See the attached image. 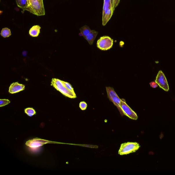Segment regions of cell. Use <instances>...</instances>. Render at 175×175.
Returning <instances> with one entry per match:
<instances>
[{"mask_svg": "<svg viewBox=\"0 0 175 175\" xmlns=\"http://www.w3.org/2000/svg\"><path fill=\"white\" fill-rule=\"evenodd\" d=\"M41 26L39 25H34L29 30L30 35L33 37H37L40 33Z\"/></svg>", "mask_w": 175, "mask_h": 175, "instance_id": "cell-13", "label": "cell"}, {"mask_svg": "<svg viewBox=\"0 0 175 175\" xmlns=\"http://www.w3.org/2000/svg\"><path fill=\"white\" fill-rule=\"evenodd\" d=\"M25 88V86L24 85L20 84L18 82L14 83L9 87V92L11 94H16L24 90Z\"/></svg>", "mask_w": 175, "mask_h": 175, "instance_id": "cell-11", "label": "cell"}, {"mask_svg": "<svg viewBox=\"0 0 175 175\" xmlns=\"http://www.w3.org/2000/svg\"><path fill=\"white\" fill-rule=\"evenodd\" d=\"M29 1L33 14L38 16L45 15L43 0H29Z\"/></svg>", "mask_w": 175, "mask_h": 175, "instance_id": "cell-3", "label": "cell"}, {"mask_svg": "<svg viewBox=\"0 0 175 175\" xmlns=\"http://www.w3.org/2000/svg\"><path fill=\"white\" fill-rule=\"evenodd\" d=\"M80 30L82 35L84 38L88 35L92 30L90 29L89 26L87 25L83 26L82 27L80 28Z\"/></svg>", "mask_w": 175, "mask_h": 175, "instance_id": "cell-14", "label": "cell"}, {"mask_svg": "<svg viewBox=\"0 0 175 175\" xmlns=\"http://www.w3.org/2000/svg\"><path fill=\"white\" fill-rule=\"evenodd\" d=\"M47 141L39 138H35L26 142V145L31 148H37L48 143Z\"/></svg>", "mask_w": 175, "mask_h": 175, "instance_id": "cell-8", "label": "cell"}, {"mask_svg": "<svg viewBox=\"0 0 175 175\" xmlns=\"http://www.w3.org/2000/svg\"><path fill=\"white\" fill-rule=\"evenodd\" d=\"M87 104L84 101L81 102L79 103V107L82 110H85L87 109Z\"/></svg>", "mask_w": 175, "mask_h": 175, "instance_id": "cell-20", "label": "cell"}, {"mask_svg": "<svg viewBox=\"0 0 175 175\" xmlns=\"http://www.w3.org/2000/svg\"><path fill=\"white\" fill-rule=\"evenodd\" d=\"M155 82L161 88L167 92L169 91V88L168 81L164 73L161 70L158 73Z\"/></svg>", "mask_w": 175, "mask_h": 175, "instance_id": "cell-7", "label": "cell"}, {"mask_svg": "<svg viewBox=\"0 0 175 175\" xmlns=\"http://www.w3.org/2000/svg\"><path fill=\"white\" fill-rule=\"evenodd\" d=\"M98 33V32L95 31V30H92L90 33L84 38L88 42L89 44L92 45L94 43Z\"/></svg>", "mask_w": 175, "mask_h": 175, "instance_id": "cell-12", "label": "cell"}, {"mask_svg": "<svg viewBox=\"0 0 175 175\" xmlns=\"http://www.w3.org/2000/svg\"><path fill=\"white\" fill-rule=\"evenodd\" d=\"M120 0H111V1L112 5V9L114 12L115 9L116 7L120 2Z\"/></svg>", "mask_w": 175, "mask_h": 175, "instance_id": "cell-18", "label": "cell"}, {"mask_svg": "<svg viewBox=\"0 0 175 175\" xmlns=\"http://www.w3.org/2000/svg\"><path fill=\"white\" fill-rule=\"evenodd\" d=\"M114 11L112 9V6L106 8L103 10L102 14V25L103 26L105 25L108 21L111 19L113 15Z\"/></svg>", "mask_w": 175, "mask_h": 175, "instance_id": "cell-10", "label": "cell"}, {"mask_svg": "<svg viewBox=\"0 0 175 175\" xmlns=\"http://www.w3.org/2000/svg\"><path fill=\"white\" fill-rule=\"evenodd\" d=\"M10 101L8 99L0 100V107H1L10 103Z\"/></svg>", "mask_w": 175, "mask_h": 175, "instance_id": "cell-19", "label": "cell"}, {"mask_svg": "<svg viewBox=\"0 0 175 175\" xmlns=\"http://www.w3.org/2000/svg\"><path fill=\"white\" fill-rule=\"evenodd\" d=\"M140 147V144L137 142L125 143L121 144L118 153L121 155H128L136 152Z\"/></svg>", "mask_w": 175, "mask_h": 175, "instance_id": "cell-2", "label": "cell"}, {"mask_svg": "<svg viewBox=\"0 0 175 175\" xmlns=\"http://www.w3.org/2000/svg\"><path fill=\"white\" fill-rule=\"evenodd\" d=\"M121 107L124 115L126 116L130 119L134 120H136L138 119V116L136 112L131 109L126 103L124 99H121Z\"/></svg>", "mask_w": 175, "mask_h": 175, "instance_id": "cell-6", "label": "cell"}, {"mask_svg": "<svg viewBox=\"0 0 175 175\" xmlns=\"http://www.w3.org/2000/svg\"><path fill=\"white\" fill-rule=\"evenodd\" d=\"M24 112L25 113L29 116L30 117H32L36 114V112L34 108H27L25 109Z\"/></svg>", "mask_w": 175, "mask_h": 175, "instance_id": "cell-16", "label": "cell"}, {"mask_svg": "<svg viewBox=\"0 0 175 175\" xmlns=\"http://www.w3.org/2000/svg\"><path fill=\"white\" fill-rule=\"evenodd\" d=\"M62 81L65 86L68 90L71 91V92H73L74 93V94H75V92H74L73 87H72V85L70 84V83L63 81Z\"/></svg>", "mask_w": 175, "mask_h": 175, "instance_id": "cell-17", "label": "cell"}, {"mask_svg": "<svg viewBox=\"0 0 175 175\" xmlns=\"http://www.w3.org/2000/svg\"><path fill=\"white\" fill-rule=\"evenodd\" d=\"M1 35L4 38L8 37L11 35V30L8 28H3L1 30Z\"/></svg>", "mask_w": 175, "mask_h": 175, "instance_id": "cell-15", "label": "cell"}, {"mask_svg": "<svg viewBox=\"0 0 175 175\" xmlns=\"http://www.w3.org/2000/svg\"><path fill=\"white\" fill-rule=\"evenodd\" d=\"M106 90L109 100L116 106L121 115H124L121 107V99L118 96L114 88L111 87H106Z\"/></svg>", "mask_w": 175, "mask_h": 175, "instance_id": "cell-4", "label": "cell"}, {"mask_svg": "<svg viewBox=\"0 0 175 175\" xmlns=\"http://www.w3.org/2000/svg\"><path fill=\"white\" fill-rule=\"evenodd\" d=\"M113 40L111 37L108 36H104L98 39L97 47L102 50H107L113 47Z\"/></svg>", "mask_w": 175, "mask_h": 175, "instance_id": "cell-5", "label": "cell"}, {"mask_svg": "<svg viewBox=\"0 0 175 175\" xmlns=\"http://www.w3.org/2000/svg\"><path fill=\"white\" fill-rule=\"evenodd\" d=\"M17 6L22 10V13H23L24 11H27L33 14L29 0H16Z\"/></svg>", "mask_w": 175, "mask_h": 175, "instance_id": "cell-9", "label": "cell"}, {"mask_svg": "<svg viewBox=\"0 0 175 175\" xmlns=\"http://www.w3.org/2000/svg\"><path fill=\"white\" fill-rule=\"evenodd\" d=\"M51 83V86L54 87L57 90L60 91L64 96L72 99L76 98V94L68 90L60 80L54 78L52 79Z\"/></svg>", "mask_w": 175, "mask_h": 175, "instance_id": "cell-1", "label": "cell"}]
</instances>
